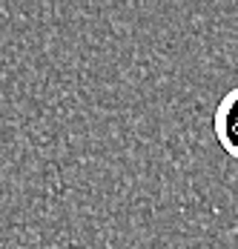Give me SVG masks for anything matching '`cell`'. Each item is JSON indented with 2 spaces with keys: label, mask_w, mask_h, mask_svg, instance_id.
<instances>
[{
  "label": "cell",
  "mask_w": 238,
  "mask_h": 249,
  "mask_svg": "<svg viewBox=\"0 0 238 249\" xmlns=\"http://www.w3.org/2000/svg\"><path fill=\"white\" fill-rule=\"evenodd\" d=\"M213 129H215L218 146L227 152L233 160H238V86L230 89L224 98L218 100L215 118H213Z\"/></svg>",
  "instance_id": "1"
}]
</instances>
